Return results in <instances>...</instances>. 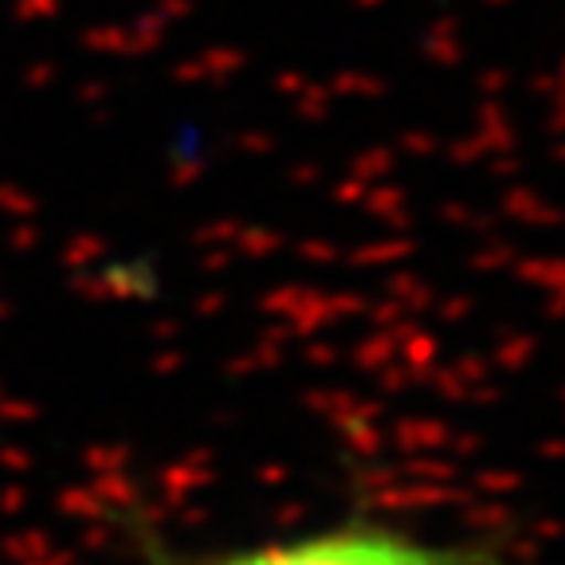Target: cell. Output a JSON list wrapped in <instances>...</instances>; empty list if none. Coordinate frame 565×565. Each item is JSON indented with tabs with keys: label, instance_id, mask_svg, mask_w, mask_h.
<instances>
[{
	"label": "cell",
	"instance_id": "1",
	"mask_svg": "<svg viewBox=\"0 0 565 565\" xmlns=\"http://www.w3.org/2000/svg\"><path fill=\"white\" fill-rule=\"evenodd\" d=\"M201 565H451L440 550H428L413 539H401L393 530L345 526L315 539L287 542V546L247 550Z\"/></svg>",
	"mask_w": 565,
	"mask_h": 565
}]
</instances>
